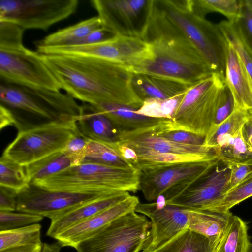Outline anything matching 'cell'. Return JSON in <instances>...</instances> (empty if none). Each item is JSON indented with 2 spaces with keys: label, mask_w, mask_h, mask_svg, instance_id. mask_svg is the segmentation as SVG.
I'll list each match as a JSON object with an SVG mask.
<instances>
[{
  "label": "cell",
  "mask_w": 252,
  "mask_h": 252,
  "mask_svg": "<svg viewBox=\"0 0 252 252\" xmlns=\"http://www.w3.org/2000/svg\"><path fill=\"white\" fill-rule=\"evenodd\" d=\"M189 209V229L220 242L233 214L207 210Z\"/></svg>",
  "instance_id": "d4e9b609"
},
{
  "label": "cell",
  "mask_w": 252,
  "mask_h": 252,
  "mask_svg": "<svg viewBox=\"0 0 252 252\" xmlns=\"http://www.w3.org/2000/svg\"><path fill=\"white\" fill-rule=\"evenodd\" d=\"M41 226L34 223L0 231V251L10 248L42 243Z\"/></svg>",
  "instance_id": "4dcf8cb0"
},
{
  "label": "cell",
  "mask_w": 252,
  "mask_h": 252,
  "mask_svg": "<svg viewBox=\"0 0 252 252\" xmlns=\"http://www.w3.org/2000/svg\"><path fill=\"white\" fill-rule=\"evenodd\" d=\"M15 120L12 112L0 104V129L9 126L15 125Z\"/></svg>",
  "instance_id": "681fc988"
},
{
  "label": "cell",
  "mask_w": 252,
  "mask_h": 252,
  "mask_svg": "<svg viewBox=\"0 0 252 252\" xmlns=\"http://www.w3.org/2000/svg\"><path fill=\"white\" fill-rule=\"evenodd\" d=\"M230 170L220 159L207 173L167 204L185 208L206 210L229 191Z\"/></svg>",
  "instance_id": "2e32d148"
},
{
  "label": "cell",
  "mask_w": 252,
  "mask_h": 252,
  "mask_svg": "<svg viewBox=\"0 0 252 252\" xmlns=\"http://www.w3.org/2000/svg\"><path fill=\"white\" fill-rule=\"evenodd\" d=\"M151 222L135 211L112 221L75 248L77 252H139L148 244Z\"/></svg>",
  "instance_id": "52a82bcc"
},
{
  "label": "cell",
  "mask_w": 252,
  "mask_h": 252,
  "mask_svg": "<svg viewBox=\"0 0 252 252\" xmlns=\"http://www.w3.org/2000/svg\"><path fill=\"white\" fill-rule=\"evenodd\" d=\"M218 25L227 43L237 54L252 88V52L242 39L233 23L222 21Z\"/></svg>",
  "instance_id": "d590c367"
},
{
  "label": "cell",
  "mask_w": 252,
  "mask_h": 252,
  "mask_svg": "<svg viewBox=\"0 0 252 252\" xmlns=\"http://www.w3.org/2000/svg\"><path fill=\"white\" fill-rule=\"evenodd\" d=\"M154 3L213 72L225 76L228 43L219 25L194 13L192 0H154Z\"/></svg>",
  "instance_id": "277c9868"
},
{
  "label": "cell",
  "mask_w": 252,
  "mask_h": 252,
  "mask_svg": "<svg viewBox=\"0 0 252 252\" xmlns=\"http://www.w3.org/2000/svg\"><path fill=\"white\" fill-rule=\"evenodd\" d=\"M94 106L111 120L116 127L118 133L117 142L143 134L159 135L167 131V125L171 121L141 115L136 113L138 109L119 103L104 102Z\"/></svg>",
  "instance_id": "e0dca14e"
},
{
  "label": "cell",
  "mask_w": 252,
  "mask_h": 252,
  "mask_svg": "<svg viewBox=\"0 0 252 252\" xmlns=\"http://www.w3.org/2000/svg\"><path fill=\"white\" fill-rule=\"evenodd\" d=\"M116 143L117 148L123 158L134 166L138 161V156L134 150L124 144L119 143Z\"/></svg>",
  "instance_id": "c3c4849f"
},
{
  "label": "cell",
  "mask_w": 252,
  "mask_h": 252,
  "mask_svg": "<svg viewBox=\"0 0 252 252\" xmlns=\"http://www.w3.org/2000/svg\"><path fill=\"white\" fill-rule=\"evenodd\" d=\"M80 132L90 140L114 143L118 142V131L111 120L95 106L85 103L81 106L77 121Z\"/></svg>",
  "instance_id": "603a6c76"
},
{
  "label": "cell",
  "mask_w": 252,
  "mask_h": 252,
  "mask_svg": "<svg viewBox=\"0 0 252 252\" xmlns=\"http://www.w3.org/2000/svg\"><path fill=\"white\" fill-rule=\"evenodd\" d=\"M192 9L194 13L204 18L209 12L220 13L232 23L241 16L240 0H192Z\"/></svg>",
  "instance_id": "1f68e13d"
},
{
  "label": "cell",
  "mask_w": 252,
  "mask_h": 252,
  "mask_svg": "<svg viewBox=\"0 0 252 252\" xmlns=\"http://www.w3.org/2000/svg\"><path fill=\"white\" fill-rule=\"evenodd\" d=\"M225 82L233 97L234 108L252 116V88L244 68L233 48L228 43Z\"/></svg>",
  "instance_id": "ffe728a7"
},
{
  "label": "cell",
  "mask_w": 252,
  "mask_h": 252,
  "mask_svg": "<svg viewBox=\"0 0 252 252\" xmlns=\"http://www.w3.org/2000/svg\"><path fill=\"white\" fill-rule=\"evenodd\" d=\"M250 4H251L252 7V0H248Z\"/></svg>",
  "instance_id": "db71d44e"
},
{
  "label": "cell",
  "mask_w": 252,
  "mask_h": 252,
  "mask_svg": "<svg viewBox=\"0 0 252 252\" xmlns=\"http://www.w3.org/2000/svg\"><path fill=\"white\" fill-rule=\"evenodd\" d=\"M42 247V243L28 245L10 248L0 251V252H41Z\"/></svg>",
  "instance_id": "f907efd6"
},
{
  "label": "cell",
  "mask_w": 252,
  "mask_h": 252,
  "mask_svg": "<svg viewBox=\"0 0 252 252\" xmlns=\"http://www.w3.org/2000/svg\"><path fill=\"white\" fill-rule=\"evenodd\" d=\"M216 153L221 160L241 161L252 158V153L245 140L242 128Z\"/></svg>",
  "instance_id": "74e56055"
},
{
  "label": "cell",
  "mask_w": 252,
  "mask_h": 252,
  "mask_svg": "<svg viewBox=\"0 0 252 252\" xmlns=\"http://www.w3.org/2000/svg\"><path fill=\"white\" fill-rule=\"evenodd\" d=\"M0 78L2 83L31 88L62 90L41 54L24 45L0 48Z\"/></svg>",
  "instance_id": "30bf717a"
},
{
  "label": "cell",
  "mask_w": 252,
  "mask_h": 252,
  "mask_svg": "<svg viewBox=\"0 0 252 252\" xmlns=\"http://www.w3.org/2000/svg\"><path fill=\"white\" fill-rule=\"evenodd\" d=\"M242 132L245 140L252 153V121L250 119L244 125Z\"/></svg>",
  "instance_id": "816d5d0a"
},
{
  "label": "cell",
  "mask_w": 252,
  "mask_h": 252,
  "mask_svg": "<svg viewBox=\"0 0 252 252\" xmlns=\"http://www.w3.org/2000/svg\"><path fill=\"white\" fill-rule=\"evenodd\" d=\"M43 217L27 212L0 211V231L38 223Z\"/></svg>",
  "instance_id": "f35d334b"
},
{
  "label": "cell",
  "mask_w": 252,
  "mask_h": 252,
  "mask_svg": "<svg viewBox=\"0 0 252 252\" xmlns=\"http://www.w3.org/2000/svg\"><path fill=\"white\" fill-rule=\"evenodd\" d=\"M221 160L225 163L230 170L229 190L239 184L252 170V158L241 161Z\"/></svg>",
  "instance_id": "7bdbcfd3"
},
{
  "label": "cell",
  "mask_w": 252,
  "mask_h": 252,
  "mask_svg": "<svg viewBox=\"0 0 252 252\" xmlns=\"http://www.w3.org/2000/svg\"><path fill=\"white\" fill-rule=\"evenodd\" d=\"M132 73V88L143 102L149 98L168 99L186 92L191 86L165 77Z\"/></svg>",
  "instance_id": "7402d4cb"
},
{
  "label": "cell",
  "mask_w": 252,
  "mask_h": 252,
  "mask_svg": "<svg viewBox=\"0 0 252 252\" xmlns=\"http://www.w3.org/2000/svg\"><path fill=\"white\" fill-rule=\"evenodd\" d=\"M139 203L137 196L130 195L119 203L69 228L54 239L61 247L75 248L79 243L95 235L114 220L135 211Z\"/></svg>",
  "instance_id": "ac0fdd59"
},
{
  "label": "cell",
  "mask_w": 252,
  "mask_h": 252,
  "mask_svg": "<svg viewBox=\"0 0 252 252\" xmlns=\"http://www.w3.org/2000/svg\"><path fill=\"white\" fill-rule=\"evenodd\" d=\"M122 192L102 190H52L30 184L17 197V211L51 220L87 202Z\"/></svg>",
  "instance_id": "7c38bea8"
},
{
  "label": "cell",
  "mask_w": 252,
  "mask_h": 252,
  "mask_svg": "<svg viewBox=\"0 0 252 252\" xmlns=\"http://www.w3.org/2000/svg\"><path fill=\"white\" fill-rule=\"evenodd\" d=\"M137 155L138 161L134 167L140 171L175 163L201 161L219 158L217 156L157 152H145Z\"/></svg>",
  "instance_id": "f546056e"
},
{
  "label": "cell",
  "mask_w": 252,
  "mask_h": 252,
  "mask_svg": "<svg viewBox=\"0 0 252 252\" xmlns=\"http://www.w3.org/2000/svg\"><path fill=\"white\" fill-rule=\"evenodd\" d=\"M29 185L26 166L2 155L0 158V186L20 192Z\"/></svg>",
  "instance_id": "836d02e7"
},
{
  "label": "cell",
  "mask_w": 252,
  "mask_h": 252,
  "mask_svg": "<svg viewBox=\"0 0 252 252\" xmlns=\"http://www.w3.org/2000/svg\"><path fill=\"white\" fill-rule=\"evenodd\" d=\"M40 54L61 89L75 99L94 105L116 103L137 109L143 104L133 91L132 73L126 66L95 57Z\"/></svg>",
  "instance_id": "6da1fadb"
},
{
  "label": "cell",
  "mask_w": 252,
  "mask_h": 252,
  "mask_svg": "<svg viewBox=\"0 0 252 252\" xmlns=\"http://www.w3.org/2000/svg\"><path fill=\"white\" fill-rule=\"evenodd\" d=\"M249 120V116L246 111L234 108L231 114L223 122L210 130L205 137L203 145L214 150L217 138L227 134L235 135Z\"/></svg>",
  "instance_id": "e575fe53"
},
{
  "label": "cell",
  "mask_w": 252,
  "mask_h": 252,
  "mask_svg": "<svg viewBox=\"0 0 252 252\" xmlns=\"http://www.w3.org/2000/svg\"><path fill=\"white\" fill-rule=\"evenodd\" d=\"M24 30L11 22L0 21V48H9L23 45Z\"/></svg>",
  "instance_id": "b9f144b4"
},
{
  "label": "cell",
  "mask_w": 252,
  "mask_h": 252,
  "mask_svg": "<svg viewBox=\"0 0 252 252\" xmlns=\"http://www.w3.org/2000/svg\"><path fill=\"white\" fill-rule=\"evenodd\" d=\"M220 160L219 158L179 163L141 171L139 190L148 201H156L160 196L168 201L205 175Z\"/></svg>",
  "instance_id": "9c48e42d"
},
{
  "label": "cell",
  "mask_w": 252,
  "mask_h": 252,
  "mask_svg": "<svg viewBox=\"0 0 252 252\" xmlns=\"http://www.w3.org/2000/svg\"><path fill=\"white\" fill-rule=\"evenodd\" d=\"M219 243L187 228L150 252H215Z\"/></svg>",
  "instance_id": "484cf974"
},
{
  "label": "cell",
  "mask_w": 252,
  "mask_h": 252,
  "mask_svg": "<svg viewBox=\"0 0 252 252\" xmlns=\"http://www.w3.org/2000/svg\"><path fill=\"white\" fill-rule=\"evenodd\" d=\"M143 39L150 45L146 57L128 67L133 73L165 77L189 85L214 72L194 46L153 3Z\"/></svg>",
  "instance_id": "7a4b0ae2"
},
{
  "label": "cell",
  "mask_w": 252,
  "mask_h": 252,
  "mask_svg": "<svg viewBox=\"0 0 252 252\" xmlns=\"http://www.w3.org/2000/svg\"><path fill=\"white\" fill-rule=\"evenodd\" d=\"M117 143L131 148L137 154L145 152H157L218 156L213 149L203 145L183 144L152 133L139 135L133 138Z\"/></svg>",
  "instance_id": "44dd1931"
},
{
  "label": "cell",
  "mask_w": 252,
  "mask_h": 252,
  "mask_svg": "<svg viewBox=\"0 0 252 252\" xmlns=\"http://www.w3.org/2000/svg\"><path fill=\"white\" fill-rule=\"evenodd\" d=\"M72 166L62 151L51 154L26 166L30 184H33Z\"/></svg>",
  "instance_id": "f1b7e54d"
},
{
  "label": "cell",
  "mask_w": 252,
  "mask_h": 252,
  "mask_svg": "<svg viewBox=\"0 0 252 252\" xmlns=\"http://www.w3.org/2000/svg\"><path fill=\"white\" fill-rule=\"evenodd\" d=\"M246 223L233 215L215 252H251L252 244Z\"/></svg>",
  "instance_id": "4316f807"
},
{
  "label": "cell",
  "mask_w": 252,
  "mask_h": 252,
  "mask_svg": "<svg viewBox=\"0 0 252 252\" xmlns=\"http://www.w3.org/2000/svg\"><path fill=\"white\" fill-rule=\"evenodd\" d=\"M0 104L13 114L18 132L53 122H77L81 106L66 93L1 82Z\"/></svg>",
  "instance_id": "3957f363"
},
{
  "label": "cell",
  "mask_w": 252,
  "mask_h": 252,
  "mask_svg": "<svg viewBox=\"0 0 252 252\" xmlns=\"http://www.w3.org/2000/svg\"><path fill=\"white\" fill-rule=\"evenodd\" d=\"M141 171L83 163L70 167L33 185L52 190H102L135 193L139 190Z\"/></svg>",
  "instance_id": "5b68a950"
},
{
  "label": "cell",
  "mask_w": 252,
  "mask_h": 252,
  "mask_svg": "<svg viewBox=\"0 0 252 252\" xmlns=\"http://www.w3.org/2000/svg\"><path fill=\"white\" fill-rule=\"evenodd\" d=\"M122 192L99 198L76 207L51 220L46 235L54 238L69 228L119 203L130 195Z\"/></svg>",
  "instance_id": "d6986e66"
},
{
  "label": "cell",
  "mask_w": 252,
  "mask_h": 252,
  "mask_svg": "<svg viewBox=\"0 0 252 252\" xmlns=\"http://www.w3.org/2000/svg\"><path fill=\"white\" fill-rule=\"evenodd\" d=\"M135 211L150 219L151 236L142 252H150L189 228V209L167 204L163 196L155 202L139 203Z\"/></svg>",
  "instance_id": "5bb4252c"
},
{
  "label": "cell",
  "mask_w": 252,
  "mask_h": 252,
  "mask_svg": "<svg viewBox=\"0 0 252 252\" xmlns=\"http://www.w3.org/2000/svg\"><path fill=\"white\" fill-rule=\"evenodd\" d=\"M225 84V76L214 73L191 85L166 131H185L205 137L214 123Z\"/></svg>",
  "instance_id": "8992f818"
},
{
  "label": "cell",
  "mask_w": 252,
  "mask_h": 252,
  "mask_svg": "<svg viewBox=\"0 0 252 252\" xmlns=\"http://www.w3.org/2000/svg\"><path fill=\"white\" fill-rule=\"evenodd\" d=\"M83 163L120 168L135 167L121 155L116 143H110L90 139L86 147Z\"/></svg>",
  "instance_id": "83f0119b"
},
{
  "label": "cell",
  "mask_w": 252,
  "mask_h": 252,
  "mask_svg": "<svg viewBox=\"0 0 252 252\" xmlns=\"http://www.w3.org/2000/svg\"><path fill=\"white\" fill-rule=\"evenodd\" d=\"M186 92L166 99H146L136 112L146 117L172 120Z\"/></svg>",
  "instance_id": "d6a6232c"
},
{
  "label": "cell",
  "mask_w": 252,
  "mask_h": 252,
  "mask_svg": "<svg viewBox=\"0 0 252 252\" xmlns=\"http://www.w3.org/2000/svg\"><path fill=\"white\" fill-rule=\"evenodd\" d=\"M89 140L79 131L61 150L71 160L72 166L80 165L83 162Z\"/></svg>",
  "instance_id": "60d3db41"
},
{
  "label": "cell",
  "mask_w": 252,
  "mask_h": 252,
  "mask_svg": "<svg viewBox=\"0 0 252 252\" xmlns=\"http://www.w3.org/2000/svg\"><path fill=\"white\" fill-rule=\"evenodd\" d=\"M19 192L13 189L0 186V211L17 210Z\"/></svg>",
  "instance_id": "bcb514c9"
},
{
  "label": "cell",
  "mask_w": 252,
  "mask_h": 252,
  "mask_svg": "<svg viewBox=\"0 0 252 252\" xmlns=\"http://www.w3.org/2000/svg\"><path fill=\"white\" fill-rule=\"evenodd\" d=\"M252 196V170L236 186L206 210L227 212L235 205Z\"/></svg>",
  "instance_id": "8d00e7d4"
},
{
  "label": "cell",
  "mask_w": 252,
  "mask_h": 252,
  "mask_svg": "<svg viewBox=\"0 0 252 252\" xmlns=\"http://www.w3.org/2000/svg\"><path fill=\"white\" fill-rule=\"evenodd\" d=\"M116 35L110 30L104 26L94 31L76 45L94 44L108 40ZM74 46V45H73Z\"/></svg>",
  "instance_id": "7dc6e473"
},
{
  "label": "cell",
  "mask_w": 252,
  "mask_h": 252,
  "mask_svg": "<svg viewBox=\"0 0 252 252\" xmlns=\"http://www.w3.org/2000/svg\"><path fill=\"white\" fill-rule=\"evenodd\" d=\"M241 16L233 23L246 45L252 52V7L248 0H240Z\"/></svg>",
  "instance_id": "ab89813d"
},
{
  "label": "cell",
  "mask_w": 252,
  "mask_h": 252,
  "mask_svg": "<svg viewBox=\"0 0 252 252\" xmlns=\"http://www.w3.org/2000/svg\"><path fill=\"white\" fill-rule=\"evenodd\" d=\"M149 44L143 39L116 35L99 43L60 47L56 52L60 55L95 57L133 66L144 59L149 51Z\"/></svg>",
  "instance_id": "9a60e30c"
},
{
  "label": "cell",
  "mask_w": 252,
  "mask_h": 252,
  "mask_svg": "<svg viewBox=\"0 0 252 252\" xmlns=\"http://www.w3.org/2000/svg\"><path fill=\"white\" fill-rule=\"evenodd\" d=\"M76 122H53L18 132L3 155L26 166L61 151L79 132Z\"/></svg>",
  "instance_id": "ba28073f"
},
{
  "label": "cell",
  "mask_w": 252,
  "mask_h": 252,
  "mask_svg": "<svg viewBox=\"0 0 252 252\" xmlns=\"http://www.w3.org/2000/svg\"><path fill=\"white\" fill-rule=\"evenodd\" d=\"M61 246L58 243L43 244L41 252H60Z\"/></svg>",
  "instance_id": "f5cc1de1"
},
{
  "label": "cell",
  "mask_w": 252,
  "mask_h": 252,
  "mask_svg": "<svg viewBox=\"0 0 252 252\" xmlns=\"http://www.w3.org/2000/svg\"><path fill=\"white\" fill-rule=\"evenodd\" d=\"M234 108V102L233 97L230 90L225 83L222 90L220 104L217 110L214 123L211 128L216 127L223 122L231 114Z\"/></svg>",
  "instance_id": "ee69618b"
},
{
  "label": "cell",
  "mask_w": 252,
  "mask_h": 252,
  "mask_svg": "<svg viewBox=\"0 0 252 252\" xmlns=\"http://www.w3.org/2000/svg\"><path fill=\"white\" fill-rule=\"evenodd\" d=\"M249 119L252 121V116L249 118Z\"/></svg>",
  "instance_id": "11a10c76"
},
{
  "label": "cell",
  "mask_w": 252,
  "mask_h": 252,
  "mask_svg": "<svg viewBox=\"0 0 252 252\" xmlns=\"http://www.w3.org/2000/svg\"><path fill=\"white\" fill-rule=\"evenodd\" d=\"M103 26L100 18L93 17L51 33L36 41L38 48L59 47L76 45L94 31Z\"/></svg>",
  "instance_id": "cb8c5ba5"
},
{
  "label": "cell",
  "mask_w": 252,
  "mask_h": 252,
  "mask_svg": "<svg viewBox=\"0 0 252 252\" xmlns=\"http://www.w3.org/2000/svg\"><path fill=\"white\" fill-rule=\"evenodd\" d=\"M103 26L116 35L144 38L153 0H92Z\"/></svg>",
  "instance_id": "4fadbf2b"
},
{
  "label": "cell",
  "mask_w": 252,
  "mask_h": 252,
  "mask_svg": "<svg viewBox=\"0 0 252 252\" xmlns=\"http://www.w3.org/2000/svg\"><path fill=\"white\" fill-rule=\"evenodd\" d=\"M168 140L186 145H203L205 137L181 130L167 131L158 135Z\"/></svg>",
  "instance_id": "f6af8a7d"
},
{
  "label": "cell",
  "mask_w": 252,
  "mask_h": 252,
  "mask_svg": "<svg viewBox=\"0 0 252 252\" xmlns=\"http://www.w3.org/2000/svg\"><path fill=\"white\" fill-rule=\"evenodd\" d=\"M78 4V0H0V21L46 31L73 14Z\"/></svg>",
  "instance_id": "8fae6325"
}]
</instances>
